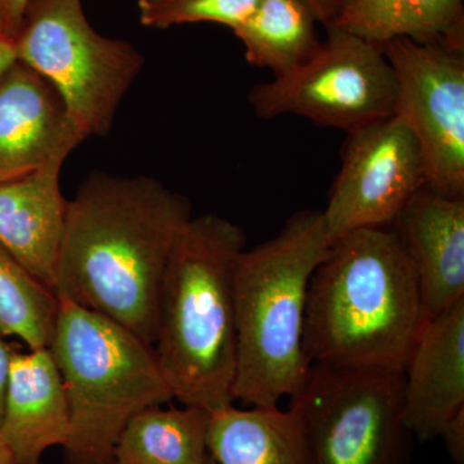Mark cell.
Returning a JSON list of instances; mask_svg holds the SVG:
<instances>
[{
    "label": "cell",
    "mask_w": 464,
    "mask_h": 464,
    "mask_svg": "<svg viewBox=\"0 0 464 464\" xmlns=\"http://www.w3.org/2000/svg\"><path fill=\"white\" fill-rule=\"evenodd\" d=\"M390 227L413 265L426 319L464 298V199L424 188Z\"/></svg>",
    "instance_id": "obj_13"
},
{
    "label": "cell",
    "mask_w": 464,
    "mask_h": 464,
    "mask_svg": "<svg viewBox=\"0 0 464 464\" xmlns=\"http://www.w3.org/2000/svg\"><path fill=\"white\" fill-rule=\"evenodd\" d=\"M58 298L50 350L70 406L66 464L114 462L119 436L150 406L172 401L173 392L154 344L121 324Z\"/></svg>",
    "instance_id": "obj_5"
},
{
    "label": "cell",
    "mask_w": 464,
    "mask_h": 464,
    "mask_svg": "<svg viewBox=\"0 0 464 464\" xmlns=\"http://www.w3.org/2000/svg\"><path fill=\"white\" fill-rule=\"evenodd\" d=\"M259 0H139L143 26L169 29L186 24L212 23L240 26L257 7Z\"/></svg>",
    "instance_id": "obj_21"
},
{
    "label": "cell",
    "mask_w": 464,
    "mask_h": 464,
    "mask_svg": "<svg viewBox=\"0 0 464 464\" xmlns=\"http://www.w3.org/2000/svg\"><path fill=\"white\" fill-rule=\"evenodd\" d=\"M246 235L230 219L191 217L170 256L154 347L173 398L208 411L234 404V270Z\"/></svg>",
    "instance_id": "obj_3"
},
{
    "label": "cell",
    "mask_w": 464,
    "mask_h": 464,
    "mask_svg": "<svg viewBox=\"0 0 464 464\" xmlns=\"http://www.w3.org/2000/svg\"><path fill=\"white\" fill-rule=\"evenodd\" d=\"M424 315L417 275L396 232L368 227L332 241L308 285L311 364L401 371Z\"/></svg>",
    "instance_id": "obj_2"
},
{
    "label": "cell",
    "mask_w": 464,
    "mask_h": 464,
    "mask_svg": "<svg viewBox=\"0 0 464 464\" xmlns=\"http://www.w3.org/2000/svg\"><path fill=\"white\" fill-rule=\"evenodd\" d=\"M331 29L382 45L405 38L463 53V0H348Z\"/></svg>",
    "instance_id": "obj_17"
},
{
    "label": "cell",
    "mask_w": 464,
    "mask_h": 464,
    "mask_svg": "<svg viewBox=\"0 0 464 464\" xmlns=\"http://www.w3.org/2000/svg\"><path fill=\"white\" fill-rule=\"evenodd\" d=\"M402 374L406 429L432 441L464 408V298L424 320Z\"/></svg>",
    "instance_id": "obj_12"
},
{
    "label": "cell",
    "mask_w": 464,
    "mask_h": 464,
    "mask_svg": "<svg viewBox=\"0 0 464 464\" xmlns=\"http://www.w3.org/2000/svg\"><path fill=\"white\" fill-rule=\"evenodd\" d=\"M58 298L0 246V337H16L30 350L50 347Z\"/></svg>",
    "instance_id": "obj_20"
},
{
    "label": "cell",
    "mask_w": 464,
    "mask_h": 464,
    "mask_svg": "<svg viewBox=\"0 0 464 464\" xmlns=\"http://www.w3.org/2000/svg\"><path fill=\"white\" fill-rule=\"evenodd\" d=\"M0 36H2V35H0Z\"/></svg>",
    "instance_id": "obj_30"
},
{
    "label": "cell",
    "mask_w": 464,
    "mask_h": 464,
    "mask_svg": "<svg viewBox=\"0 0 464 464\" xmlns=\"http://www.w3.org/2000/svg\"><path fill=\"white\" fill-rule=\"evenodd\" d=\"M0 464H17L11 451L8 450V448L5 447L2 440H0Z\"/></svg>",
    "instance_id": "obj_27"
},
{
    "label": "cell",
    "mask_w": 464,
    "mask_h": 464,
    "mask_svg": "<svg viewBox=\"0 0 464 464\" xmlns=\"http://www.w3.org/2000/svg\"><path fill=\"white\" fill-rule=\"evenodd\" d=\"M16 61L14 42L0 36V76L5 74Z\"/></svg>",
    "instance_id": "obj_26"
},
{
    "label": "cell",
    "mask_w": 464,
    "mask_h": 464,
    "mask_svg": "<svg viewBox=\"0 0 464 464\" xmlns=\"http://www.w3.org/2000/svg\"><path fill=\"white\" fill-rule=\"evenodd\" d=\"M16 350V344L9 343L5 338L0 337V423H2L3 411H5L9 369H11L12 357Z\"/></svg>",
    "instance_id": "obj_25"
},
{
    "label": "cell",
    "mask_w": 464,
    "mask_h": 464,
    "mask_svg": "<svg viewBox=\"0 0 464 464\" xmlns=\"http://www.w3.org/2000/svg\"><path fill=\"white\" fill-rule=\"evenodd\" d=\"M208 451L217 464H314L297 418L279 406L210 411Z\"/></svg>",
    "instance_id": "obj_16"
},
{
    "label": "cell",
    "mask_w": 464,
    "mask_h": 464,
    "mask_svg": "<svg viewBox=\"0 0 464 464\" xmlns=\"http://www.w3.org/2000/svg\"><path fill=\"white\" fill-rule=\"evenodd\" d=\"M248 101L262 119L301 116L348 133L395 115L398 88L383 45L329 29L310 60L255 85Z\"/></svg>",
    "instance_id": "obj_8"
},
{
    "label": "cell",
    "mask_w": 464,
    "mask_h": 464,
    "mask_svg": "<svg viewBox=\"0 0 464 464\" xmlns=\"http://www.w3.org/2000/svg\"><path fill=\"white\" fill-rule=\"evenodd\" d=\"M84 140L44 76L20 61L0 76V182L65 163Z\"/></svg>",
    "instance_id": "obj_11"
},
{
    "label": "cell",
    "mask_w": 464,
    "mask_h": 464,
    "mask_svg": "<svg viewBox=\"0 0 464 464\" xmlns=\"http://www.w3.org/2000/svg\"><path fill=\"white\" fill-rule=\"evenodd\" d=\"M70 406L50 348L12 357L0 440L17 464H41L48 449L63 447L70 432Z\"/></svg>",
    "instance_id": "obj_14"
},
{
    "label": "cell",
    "mask_w": 464,
    "mask_h": 464,
    "mask_svg": "<svg viewBox=\"0 0 464 464\" xmlns=\"http://www.w3.org/2000/svg\"><path fill=\"white\" fill-rule=\"evenodd\" d=\"M317 21L302 0H259L249 17L232 30L249 65L286 74L310 60L322 45Z\"/></svg>",
    "instance_id": "obj_19"
},
{
    "label": "cell",
    "mask_w": 464,
    "mask_h": 464,
    "mask_svg": "<svg viewBox=\"0 0 464 464\" xmlns=\"http://www.w3.org/2000/svg\"><path fill=\"white\" fill-rule=\"evenodd\" d=\"M427 185L422 150L395 114L347 133L342 166L323 210L329 239L368 227H390Z\"/></svg>",
    "instance_id": "obj_10"
},
{
    "label": "cell",
    "mask_w": 464,
    "mask_h": 464,
    "mask_svg": "<svg viewBox=\"0 0 464 464\" xmlns=\"http://www.w3.org/2000/svg\"><path fill=\"white\" fill-rule=\"evenodd\" d=\"M398 88L396 114L422 150L426 188L464 199V56L400 38L383 44Z\"/></svg>",
    "instance_id": "obj_9"
},
{
    "label": "cell",
    "mask_w": 464,
    "mask_h": 464,
    "mask_svg": "<svg viewBox=\"0 0 464 464\" xmlns=\"http://www.w3.org/2000/svg\"><path fill=\"white\" fill-rule=\"evenodd\" d=\"M302 2L313 12L317 24L325 26L328 30L331 29L348 0H302Z\"/></svg>",
    "instance_id": "obj_24"
},
{
    "label": "cell",
    "mask_w": 464,
    "mask_h": 464,
    "mask_svg": "<svg viewBox=\"0 0 464 464\" xmlns=\"http://www.w3.org/2000/svg\"><path fill=\"white\" fill-rule=\"evenodd\" d=\"M191 217L188 198L154 177L90 174L67 200L54 293L154 344L164 275Z\"/></svg>",
    "instance_id": "obj_1"
},
{
    "label": "cell",
    "mask_w": 464,
    "mask_h": 464,
    "mask_svg": "<svg viewBox=\"0 0 464 464\" xmlns=\"http://www.w3.org/2000/svg\"><path fill=\"white\" fill-rule=\"evenodd\" d=\"M331 244L322 212L299 210L270 240L240 253L235 401L275 408L301 386L311 366L304 346L308 285Z\"/></svg>",
    "instance_id": "obj_4"
},
{
    "label": "cell",
    "mask_w": 464,
    "mask_h": 464,
    "mask_svg": "<svg viewBox=\"0 0 464 464\" xmlns=\"http://www.w3.org/2000/svg\"><path fill=\"white\" fill-rule=\"evenodd\" d=\"M210 411L199 406H150L134 415L119 436V464H204Z\"/></svg>",
    "instance_id": "obj_18"
},
{
    "label": "cell",
    "mask_w": 464,
    "mask_h": 464,
    "mask_svg": "<svg viewBox=\"0 0 464 464\" xmlns=\"http://www.w3.org/2000/svg\"><path fill=\"white\" fill-rule=\"evenodd\" d=\"M439 438L444 441L451 460L464 464V408L448 420Z\"/></svg>",
    "instance_id": "obj_22"
},
{
    "label": "cell",
    "mask_w": 464,
    "mask_h": 464,
    "mask_svg": "<svg viewBox=\"0 0 464 464\" xmlns=\"http://www.w3.org/2000/svg\"><path fill=\"white\" fill-rule=\"evenodd\" d=\"M27 0H0V35L14 42Z\"/></svg>",
    "instance_id": "obj_23"
},
{
    "label": "cell",
    "mask_w": 464,
    "mask_h": 464,
    "mask_svg": "<svg viewBox=\"0 0 464 464\" xmlns=\"http://www.w3.org/2000/svg\"><path fill=\"white\" fill-rule=\"evenodd\" d=\"M63 163L0 182V246L53 290L67 199L60 188ZM54 292V290H53Z\"/></svg>",
    "instance_id": "obj_15"
},
{
    "label": "cell",
    "mask_w": 464,
    "mask_h": 464,
    "mask_svg": "<svg viewBox=\"0 0 464 464\" xmlns=\"http://www.w3.org/2000/svg\"><path fill=\"white\" fill-rule=\"evenodd\" d=\"M14 45L17 61L56 88L85 139L108 136L145 65L130 42L93 29L82 0H27Z\"/></svg>",
    "instance_id": "obj_6"
},
{
    "label": "cell",
    "mask_w": 464,
    "mask_h": 464,
    "mask_svg": "<svg viewBox=\"0 0 464 464\" xmlns=\"http://www.w3.org/2000/svg\"><path fill=\"white\" fill-rule=\"evenodd\" d=\"M204 464H217L216 460L212 457L208 458V460Z\"/></svg>",
    "instance_id": "obj_28"
},
{
    "label": "cell",
    "mask_w": 464,
    "mask_h": 464,
    "mask_svg": "<svg viewBox=\"0 0 464 464\" xmlns=\"http://www.w3.org/2000/svg\"><path fill=\"white\" fill-rule=\"evenodd\" d=\"M109 464H119V463L115 462V460H114V462H111V463H109Z\"/></svg>",
    "instance_id": "obj_29"
},
{
    "label": "cell",
    "mask_w": 464,
    "mask_h": 464,
    "mask_svg": "<svg viewBox=\"0 0 464 464\" xmlns=\"http://www.w3.org/2000/svg\"><path fill=\"white\" fill-rule=\"evenodd\" d=\"M401 371L311 364L290 396L314 464H409Z\"/></svg>",
    "instance_id": "obj_7"
}]
</instances>
